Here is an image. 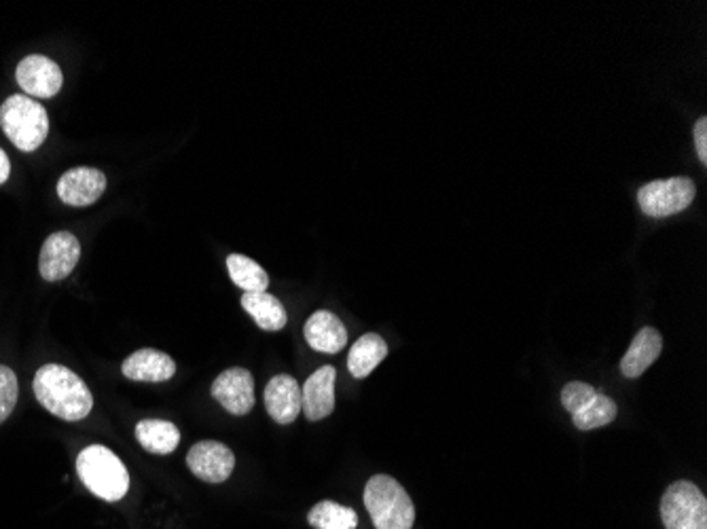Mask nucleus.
<instances>
[{
	"label": "nucleus",
	"instance_id": "1",
	"mask_svg": "<svg viewBox=\"0 0 707 529\" xmlns=\"http://www.w3.org/2000/svg\"><path fill=\"white\" fill-rule=\"evenodd\" d=\"M35 396L51 416L81 421L92 414L94 396L85 381L62 365H45L35 376Z\"/></svg>",
	"mask_w": 707,
	"mask_h": 529
},
{
	"label": "nucleus",
	"instance_id": "2",
	"mask_svg": "<svg viewBox=\"0 0 707 529\" xmlns=\"http://www.w3.org/2000/svg\"><path fill=\"white\" fill-rule=\"evenodd\" d=\"M76 472L83 485L105 502H119L130 490V472L109 447L92 445L76 457Z\"/></svg>",
	"mask_w": 707,
	"mask_h": 529
},
{
	"label": "nucleus",
	"instance_id": "3",
	"mask_svg": "<svg viewBox=\"0 0 707 529\" xmlns=\"http://www.w3.org/2000/svg\"><path fill=\"white\" fill-rule=\"evenodd\" d=\"M0 127L20 151L33 152L49 134V116L35 98L15 94L0 107Z\"/></svg>",
	"mask_w": 707,
	"mask_h": 529
},
{
	"label": "nucleus",
	"instance_id": "4",
	"mask_svg": "<svg viewBox=\"0 0 707 529\" xmlns=\"http://www.w3.org/2000/svg\"><path fill=\"white\" fill-rule=\"evenodd\" d=\"M365 506L375 529H411L415 524V506L403 485L388 477L375 475L365 488Z\"/></svg>",
	"mask_w": 707,
	"mask_h": 529
},
{
	"label": "nucleus",
	"instance_id": "5",
	"mask_svg": "<svg viewBox=\"0 0 707 529\" xmlns=\"http://www.w3.org/2000/svg\"><path fill=\"white\" fill-rule=\"evenodd\" d=\"M666 529H707V500L691 481H675L661 497Z\"/></svg>",
	"mask_w": 707,
	"mask_h": 529
},
{
	"label": "nucleus",
	"instance_id": "6",
	"mask_svg": "<svg viewBox=\"0 0 707 529\" xmlns=\"http://www.w3.org/2000/svg\"><path fill=\"white\" fill-rule=\"evenodd\" d=\"M695 183L686 176L653 181L637 190V204L646 217L666 219L686 210L695 201Z\"/></svg>",
	"mask_w": 707,
	"mask_h": 529
},
{
	"label": "nucleus",
	"instance_id": "7",
	"mask_svg": "<svg viewBox=\"0 0 707 529\" xmlns=\"http://www.w3.org/2000/svg\"><path fill=\"white\" fill-rule=\"evenodd\" d=\"M81 259V244L71 231L51 233L40 250L38 271L47 282H60L75 271Z\"/></svg>",
	"mask_w": 707,
	"mask_h": 529
},
{
	"label": "nucleus",
	"instance_id": "8",
	"mask_svg": "<svg viewBox=\"0 0 707 529\" xmlns=\"http://www.w3.org/2000/svg\"><path fill=\"white\" fill-rule=\"evenodd\" d=\"M212 396L231 416H246L255 407V379L242 367L227 369L215 379Z\"/></svg>",
	"mask_w": 707,
	"mask_h": 529
},
{
	"label": "nucleus",
	"instance_id": "9",
	"mask_svg": "<svg viewBox=\"0 0 707 529\" xmlns=\"http://www.w3.org/2000/svg\"><path fill=\"white\" fill-rule=\"evenodd\" d=\"M186 466L206 483H223L235 468V455L223 443L202 441L186 454Z\"/></svg>",
	"mask_w": 707,
	"mask_h": 529
},
{
	"label": "nucleus",
	"instance_id": "10",
	"mask_svg": "<svg viewBox=\"0 0 707 529\" xmlns=\"http://www.w3.org/2000/svg\"><path fill=\"white\" fill-rule=\"evenodd\" d=\"M17 85L31 98H53L64 83L60 66L45 56H28L17 64Z\"/></svg>",
	"mask_w": 707,
	"mask_h": 529
},
{
	"label": "nucleus",
	"instance_id": "11",
	"mask_svg": "<svg viewBox=\"0 0 707 529\" xmlns=\"http://www.w3.org/2000/svg\"><path fill=\"white\" fill-rule=\"evenodd\" d=\"M107 189V176L96 168H73L58 181V195L66 206L85 208L96 204Z\"/></svg>",
	"mask_w": 707,
	"mask_h": 529
},
{
	"label": "nucleus",
	"instance_id": "12",
	"mask_svg": "<svg viewBox=\"0 0 707 529\" xmlns=\"http://www.w3.org/2000/svg\"><path fill=\"white\" fill-rule=\"evenodd\" d=\"M336 379L333 367H322L305 381V387L301 390V411L309 421H320L333 414Z\"/></svg>",
	"mask_w": 707,
	"mask_h": 529
},
{
	"label": "nucleus",
	"instance_id": "13",
	"mask_svg": "<svg viewBox=\"0 0 707 529\" xmlns=\"http://www.w3.org/2000/svg\"><path fill=\"white\" fill-rule=\"evenodd\" d=\"M303 335L312 349L322 354H337L348 343V331L333 311L318 309L303 327Z\"/></svg>",
	"mask_w": 707,
	"mask_h": 529
},
{
	"label": "nucleus",
	"instance_id": "14",
	"mask_svg": "<svg viewBox=\"0 0 707 529\" xmlns=\"http://www.w3.org/2000/svg\"><path fill=\"white\" fill-rule=\"evenodd\" d=\"M265 407L276 423L289 426L301 414V387L291 376H276L265 387Z\"/></svg>",
	"mask_w": 707,
	"mask_h": 529
},
{
	"label": "nucleus",
	"instance_id": "15",
	"mask_svg": "<svg viewBox=\"0 0 707 529\" xmlns=\"http://www.w3.org/2000/svg\"><path fill=\"white\" fill-rule=\"evenodd\" d=\"M121 371L125 378L132 379V381L159 383V381L174 378L176 362L159 349L145 347V349H138L132 356H127Z\"/></svg>",
	"mask_w": 707,
	"mask_h": 529
},
{
	"label": "nucleus",
	"instance_id": "16",
	"mask_svg": "<svg viewBox=\"0 0 707 529\" xmlns=\"http://www.w3.org/2000/svg\"><path fill=\"white\" fill-rule=\"evenodd\" d=\"M663 352V337L657 329L646 327L642 329L627 349V354L621 360V373L627 379L639 378L644 371L653 367V362L661 356Z\"/></svg>",
	"mask_w": 707,
	"mask_h": 529
},
{
	"label": "nucleus",
	"instance_id": "17",
	"mask_svg": "<svg viewBox=\"0 0 707 529\" xmlns=\"http://www.w3.org/2000/svg\"><path fill=\"white\" fill-rule=\"evenodd\" d=\"M242 307L259 324V329L269 333L282 331L289 322L284 305L269 293H246L242 297Z\"/></svg>",
	"mask_w": 707,
	"mask_h": 529
},
{
	"label": "nucleus",
	"instance_id": "18",
	"mask_svg": "<svg viewBox=\"0 0 707 529\" xmlns=\"http://www.w3.org/2000/svg\"><path fill=\"white\" fill-rule=\"evenodd\" d=\"M136 439L149 454L168 455L176 452L181 430L166 419H143L136 426Z\"/></svg>",
	"mask_w": 707,
	"mask_h": 529
},
{
	"label": "nucleus",
	"instance_id": "19",
	"mask_svg": "<svg viewBox=\"0 0 707 529\" xmlns=\"http://www.w3.org/2000/svg\"><path fill=\"white\" fill-rule=\"evenodd\" d=\"M386 356H388V343L377 333H367L352 345L348 356V369L352 378L365 379L371 376Z\"/></svg>",
	"mask_w": 707,
	"mask_h": 529
},
{
	"label": "nucleus",
	"instance_id": "20",
	"mask_svg": "<svg viewBox=\"0 0 707 529\" xmlns=\"http://www.w3.org/2000/svg\"><path fill=\"white\" fill-rule=\"evenodd\" d=\"M227 269L237 288L244 293H267L269 275L261 264L255 263L253 259L244 255H229L227 257Z\"/></svg>",
	"mask_w": 707,
	"mask_h": 529
},
{
	"label": "nucleus",
	"instance_id": "21",
	"mask_svg": "<svg viewBox=\"0 0 707 529\" xmlns=\"http://www.w3.org/2000/svg\"><path fill=\"white\" fill-rule=\"evenodd\" d=\"M617 414H619L617 403L610 396L596 392L576 414H572V421L578 430L589 432V430L612 423L617 419Z\"/></svg>",
	"mask_w": 707,
	"mask_h": 529
},
{
	"label": "nucleus",
	"instance_id": "22",
	"mask_svg": "<svg viewBox=\"0 0 707 529\" xmlns=\"http://www.w3.org/2000/svg\"><path fill=\"white\" fill-rule=\"evenodd\" d=\"M307 521L314 529H356L358 528V515L354 508L337 504L331 500L318 502L309 515Z\"/></svg>",
	"mask_w": 707,
	"mask_h": 529
},
{
	"label": "nucleus",
	"instance_id": "23",
	"mask_svg": "<svg viewBox=\"0 0 707 529\" xmlns=\"http://www.w3.org/2000/svg\"><path fill=\"white\" fill-rule=\"evenodd\" d=\"M17 396H20V383L15 373L9 367L0 365V423L13 414L17 405Z\"/></svg>",
	"mask_w": 707,
	"mask_h": 529
},
{
	"label": "nucleus",
	"instance_id": "24",
	"mask_svg": "<svg viewBox=\"0 0 707 529\" xmlns=\"http://www.w3.org/2000/svg\"><path fill=\"white\" fill-rule=\"evenodd\" d=\"M597 390L589 383L583 381H570L563 390H561V405L568 409V414H576Z\"/></svg>",
	"mask_w": 707,
	"mask_h": 529
},
{
	"label": "nucleus",
	"instance_id": "25",
	"mask_svg": "<svg viewBox=\"0 0 707 529\" xmlns=\"http://www.w3.org/2000/svg\"><path fill=\"white\" fill-rule=\"evenodd\" d=\"M693 138H695V149L702 159V163H707V119L702 116L695 127H693Z\"/></svg>",
	"mask_w": 707,
	"mask_h": 529
},
{
	"label": "nucleus",
	"instance_id": "26",
	"mask_svg": "<svg viewBox=\"0 0 707 529\" xmlns=\"http://www.w3.org/2000/svg\"><path fill=\"white\" fill-rule=\"evenodd\" d=\"M9 174H11V163H9V157H7V152L0 149V185L9 181Z\"/></svg>",
	"mask_w": 707,
	"mask_h": 529
}]
</instances>
